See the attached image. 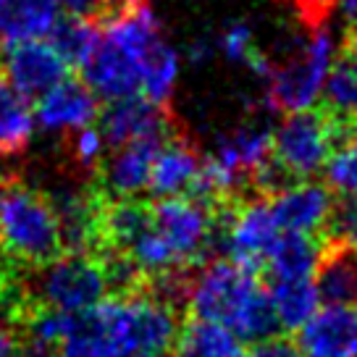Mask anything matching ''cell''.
<instances>
[{
	"instance_id": "1",
	"label": "cell",
	"mask_w": 357,
	"mask_h": 357,
	"mask_svg": "<svg viewBox=\"0 0 357 357\" xmlns=\"http://www.w3.org/2000/svg\"><path fill=\"white\" fill-rule=\"evenodd\" d=\"M184 294L192 318L226 326L239 342L260 344L279 331L271 297L257 279V271L236 266L229 257L208 263L187 281Z\"/></svg>"
},
{
	"instance_id": "2",
	"label": "cell",
	"mask_w": 357,
	"mask_h": 357,
	"mask_svg": "<svg viewBox=\"0 0 357 357\" xmlns=\"http://www.w3.org/2000/svg\"><path fill=\"white\" fill-rule=\"evenodd\" d=\"M0 250L29 266L63 255V234L50 197L19 181L0 184Z\"/></svg>"
},
{
	"instance_id": "3",
	"label": "cell",
	"mask_w": 357,
	"mask_h": 357,
	"mask_svg": "<svg viewBox=\"0 0 357 357\" xmlns=\"http://www.w3.org/2000/svg\"><path fill=\"white\" fill-rule=\"evenodd\" d=\"M89 318L116 347L132 355L166 357L178 336L176 312L166 297L158 294H119L108 297Z\"/></svg>"
},
{
	"instance_id": "4",
	"label": "cell",
	"mask_w": 357,
	"mask_h": 357,
	"mask_svg": "<svg viewBox=\"0 0 357 357\" xmlns=\"http://www.w3.org/2000/svg\"><path fill=\"white\" fill-rule=\"evenodd\" d=\"M336 56L339 45L334 32L328 26H315L284 63H273L266 79L268 102L287 116L315 111Z\"/></svg>"
},
{
	"instance_id": "5",
	"label": "cell",
	"mask_w": 357,
	"mask_h": 357,
	"mask_svg": "<svg viewBox=\"0 0 357 357\" xmlns=\"http://www.w3.org/2000/svg\"><path fill=\"white\" fill-rule=\"evenodd\" d=\"M273 155V132L260 123L239 126L218 139L211 155L202 160V174L190 197L213 202L231 197L250 176H257Z\"/></svg>"
},
{
	"instance_id": "6",
	"label": "cell",
	"mask_w": 357,
	"mask_h": 357,
	"mask_svg": "<svg viewBox=\"0 0 357 357\" xmlns=\"http://www.w3.org/2000/svg\"><path fill=\"white\" fill-rule=\"evenodd\" d=\"M111 284L108 266H102L98 257L66 252L43 266L34 281V294L43 302V310L82 318L108 300Z\"/></svg>"
},
{
	"instance_id": "7",
	"label": "cell",
	"mask_w": 357,
	"mask_h": 357,
	"mask_svg": "<svg viewBox=\"0 0 357 357\" xmlns=\"http://www.w3.org/2000/svg\"><path fill=\"white\" fill-rule=\"evenodd\" d=\"M336 150V121L324 111L291 113L273 129V166L281 176L310 181Z\"/></svg>"
},
{
	"instance_id": "8",
	"label": "cell",
	"mask_w": 357,
	"mask_h": 357,
	"mask_svg": "<svg viewBox=\"0 0 357 357\" xmlns=\"http://www.w3.org/2000/svg\"><path fill=\"white\" fill-rule=\"evenodd\" d=\"M153 226L174 252L178 268L197 263L215 239V215L211 202L197 197H171L158 200L150 208Z\"/></svg>"
},
{
	"instance_id": "9",
	"label": "cell",
	"mask_w": 357,
	"mask_h": 357,
	"mask_svg": "<svg viewBox=\"0 0 357 357\" xmlns=\"http://www.w3.org/2000/svg\"><path fill=\"white\" fill-rule=\"evenodd\" d=\"M279 236L281 229L273 218L271 202L266 197L247 200L229 215V221L223 226L226 257L234 260L236 266L257 271L260 266H266L268 255L276 247Z\"/></svg>"
},
{
	"instance_id": "10",
	"label": "cell",
	"mask_w": 357,
	"mask_h": 357,
	"mask_svg": "<svg viewBox=\"0 0 357 357\" xmlns=\"http://www.w3.org/2000/svg\"><path fill=\"white\" fill-rule=\"evenodd\" d=\"M268 202L281 234L305 236H315L321 229H328L336 208L334 192L321 181L284 184L268 197Z\"/></svg>"
},
{
	"instance_id": "11",
	"label": "cell",
	"mask_w": 357,
	"mask_h": 357,
	"mask_svg": "<svg viewBox=\"0 0 357 357\" xmlns=\"http://www.w3.org/2000/svg\"><path fill=\"white\" fill-rule=\"evenodd\" d=\"M68 63L53 43L34 40L6 47L3 77L22 92L24 98H45L50 89L66 82Z\"/></svg>"
},
{
	"instance_id": "12",
	"label": "cell",
	"mask_w": 357,
	"mask_h": 357,
	"mask_svg": "<svg viewBox=\"0 0 357 357\" xmlns=\"http://www.w3.org/2000/svg\"><path fill=\"white\" fill-rule=\"evenodd\" d=\"M34 119L37 126L47 134H77L95 126L100 119V98L84 82L66 79L63 84L40 98Z\"/></svg>"
},
{
	"instance_id": "13",
	"label": "cell",
	"mask_w": 357,
	"mask_h": 357,
	"mask_svg": "<svg viewBox=\"0 0 357 357\" xmlns=\"http://www.w3.org/2000/svg\"><path fill=\"white\" fill-rule=\"evenodd\" d=\"M100 132L113 150L137 142H166L168 119L163 108L147 102L145 98H132L111 102L100 113Z\"/></svg>"
},
{
	"instance_id": "14",
	"label": "cell",
	"mask_w": 357,
	"mask_h": 357,
	"mask_svg": "<svg viewBox=\"0 0 357 357\" xmlns=\"http://www.w3.org/2000/svg\"><path fill=\"white\" fill-rule=\"evenodd\" d=\"M297 349L302 357H357V310L324 305L297 334Z\"/></svg>"
},
{
	"instance_id": "15",
	"label": "cell",
	"mask_w": 357,
	"mask_h": 357,
	"mask_svg": "<svg viewBox=\"0 0 357 357\" xmlns=\"http://www.w3.org/2000/svg\"><path fill=\"white\" fill-rule=\"evenodd\" d=\"M166 142H137V145L113 150L108 163L102 166L105 190L111 192L116 200H134L137 195L150 190L155 158Z\"/></svg>"
},
{
	"instance_id": "16",
	"label": "cell",
	"mask_w": 357,
	"mask_h": 357,
	"mask_svg": "<svg viewBox=\"0 0 357 357\" xmlns=\"http://www.w3.org/2000/svg\"><path fill=\"white\" fill-rule=\"evenodd\" d=\"M56 0H0V43L6 47L50 37L58 26Z\"/></svg>"
},
{
	"instance_id": "17",
	"label": "cell",
	"mask_w": 357,
	"mask_h": 357,
	"mask_svg": "<svg viewBox=\"0 0 357 357\" xmlns=\"http://www.w3.org/2000/svg\"><path fill=\"white\" fill-rule=\"evenodd\" d=\"M53 202L63 234V247H71V252H87V247L102 234V211L100 202L84 190H61Z\"/></svg>"
},
{
	"instance_id": "18",
	"label": "cell",
	"mask_w": 357,
	"mask_h": 357,
	"mask_svg": "<svg viewBox=\"0 0 357 357\" xmlns=\"http://www.w3.org/2000/svg\"><path fill=\"white\" fill-rule=\"evenodd\" d=\"M202 174V158L184 142L168 139L160 147L153 166V178H150V192L158 195L160 200L171 197H190L197 178Z\"/></svg>"
},
{
	"instance_id": "19",
	"label": "cell",
	"mask_w": 357,
	"mask_h": 357,
	"mask_svg": "<svg viewBox=\"0 0 357 357\" xmlns=\"http://www.w3.org/2000/svg\"><path fill=\"white\" fill-rule=\"evenodd\" d=\"M321 302L328 307L357 305V245L328 247L315 273Z\"/></svg>"
},
{
	"instance_id": "20",
	"label": "cell",
	"mask_w": 357,
	"mask_h": 357,
	"mask_svg": "<svg viewBox=\"0 0 357 357\" xmlns=\"http://www.w3.org/2000/svg\"><path fill=\"white\" fill-rule=\"evenodd\" d=\"M324 245L315 236L281 234L266 260L271 281H312L324 260Z\"/></svg>"
},
{
	"instance_id": "21",
	"label": "cell",
	"mask_w": 357,
	"mask_h": 357,
	"mask_svg": "<svg viewBox=\"0 0 357 357\" xmlns=\"http://www.w3.org/2000/svg\"><path fill=\"white\" fill-rule=\"evenodd\" d=\"M271 307L276 315L279 328L289 334H300L305 326L321 312L324 302L312 281H271L268 284Z\"/></svg>"
},
{
	"instance_id": "22",
	"label": "cell",
	"mask_w": 357,
	"mask_h": 357,
	"mask_svg": "<svg viewBox=\"0 0 357 357\" xmlns=\"http://www.w3.org/2000/svg\"><path fill=\"white\" fill-rule=\"evenodd\" d=\"M37 119L29 98H24L8 79L0 74V150L6 155H19L32 142Z\"/></svg>"
},
{
	"instance_id": "23",
	"label": "cell",
	"mask_w": 357,
	"mask_h": 357,
	"mask_svg": "<svg viewBox=\"0 0 357 357\" xmlns=\"http://www.w3.org/2000/svg\"><path fill=\"white\" fill-rule=\"evenodd\" d=\"M326 116L336 123L357 121V43H349L334 61V68L326 79L324 98Z\"/></svg>"
},
{
	"instance_id": "24",
	"label": "cell",
	"mask_w": 357,
	"mask_h": 357,
	"mask_svg": "<svg viewBox=\"0 0 357 357\" xmlns=\"http://www.w3.org/2000/svg\"><path fill=\"white\" fill-rule=\"evenodd\" d=\"M174 357H242V342L226 326L192 318L178 328Z\"/></svg>"
},
{
	"instance_id": "25",
	"label": "cell",
	"mask_w": 357,
	"mask_h": 357,
	"mask_svg": "<svg viewBox=\"0 0 357 357\" xmlns=\"http://www.w3.org/2000/svg\"><path fill=\"white\" fill-rule=\"evenodd\" d=\"M100 26L89 22V19H77V16H68L61 19L58 26L53 29V47H56L61 56L66 58L68 66H84L89 61V56L95 53V47L100 43Z\"/></svg>"
},
{
	"instance_id": "26",
	"label": "cell",
	"mask_w": 357,
	"mask_h": 357,
	"mask_svg": "<svg viewBox=\"0 0 357 357\" xmlns=\"http://www.w3.org/2000/svg\"><path fill=\"white\" fill-rule=\"evenodd\" d=\"M53 357H142V355H132L121 347H116L102 334L100 328L95 326V321L87 315L82 318H74V326L68 336L63 339V344L56 349Z\"/></svg>"
},
{
	"instance_id": "27",
	"label": "cell",
	"mask_w": 357,
	"mask_h": 357,
	"mask_svg": "<svg viewBox=\"0 0 357 357\" xmlns=\"http://www.w3.org/2000/svg\"><path fill=\"white\" fill-rule=\"evenodd\" d=\"M326 187L342 197L357 195V121L349 123V132L326 163Z\"/></svg>"
},
{
	"instance_id": "28",
	"label": "cell",
	"mask_w": 357,
	"mask_h": 357,
	"mask_svg": "<svg viewBox=\"0 0 357 357\" xmlns=\"http://www.w3.org/2000/svg\"><path fill=\"white\" fill-rule=\"evenodd\" d=\"M178 71H181L178 53L168 45L147 68L145 82H142V98L147 102L158 105V108H163L171 100V95H174V89L178 84Z\"/></svg>"
},
{
	"instance_id": "29",
	"label": "cell",
	"mask_w": 357,
	"mask_h": 357,
	"mask_svg": "<svg viewBox=\"0 0 357 357\" xmlns=\"http://www.w3.org/2000/svg\"><path fill=\"white\" fill-rule=\"evenodd\" d=\"M71 326H74V318L63 315V312H34V318L29 321V328H26V334H29V352L53 357L56 349L63 344V339L68 336Z\"/></svg>"
},
{
	"instance_id": "30",
	"label": "cell",
	"mask_w": 357,
	"mask_h": 357,
	"mask_svg": "<svg viewBox=\"0 0 357 357\" xmlns=\"http://www.w3.org/2000/svg\"><path fill=\"white\" fill-rule=\"evenodd\" d=\"M218 50L223 53L226 61H231V63H247L250 66V61L257 56L252 26L245 22L229 24L221 32V37H218Z\"/></svg>"
},
{
	"instance_id": "31",
	"label": "cell",
	"mask_w": 357,
	"mask_h": 357,
	"mask_svg": "<svg viewBox=\"0 0 357 357\" xmlns=\"http://www.w3.org/2000/svg\"><path fill=\"white\" fill-rule=\"evenodd\" d=\"M105 147H108V142L98 126L71 134V158L82 168H92L95 163H100L105 155Z\"/></svg>"
},
{
	"instance_id": "32",
	"label": "cell",
	"mask_w": 357,
	"mask_h": 357,
	"mask_svg": "<svg viewBox=\"0 0 357 357\" xmlns=\"http://www.w3.org/2000/svg\"><path fill=\"white\" fill-rule=\"evenodd\" d=\"M328 226L339 245H357V195L342 197V202H336Z\"/></svg>"
},
{
	"instance_id": "33",
	"label": "cell",
	"mask_w": 357,
	"mask_h": 357,
	"mask_svg": "<svg viewBox=\"0 0 357 357\" xmlns=\"http://www.w3.org/2000/svg\"><path fill=\"white\" fill-rule=\"evenodd\" d=\"M242 357H302L297 344H291L289 339H281V336H273L268 342H260V344H252L250 352H242Z\"/></svg>"
},
{
	"instance_id": "34",
	"label": "cell",
	"mask_w": 357,
	"mask_h": 357,
	"mask_svg": "<svg viewBox=\"0 0 357 357\" xmlns=\"http://www.w3.org/2000/svg\"><path fill=\"white\" fill-rule=\"evenodd\" d=\"M58 8L68 11V16H77V19H89L92 13H98L105 8L108 0H56Z\"/></svg>"
},
{
	"instance_id": "35",
	"label": "cell",
	"mask_w": 357,
	"mask_h": 357,
	"mask_svg": "<svg viewBox=\"0 0 357 357\" xmlns=\"http://www.w3.org/2000/svg\"><path fill=\"white\" fill-rule=\"evenodd\" d=\"M0 357H24L19 339L8 326L3 324V318H0Z\"/></svg>"
},
{
	"instance_id": "36",
	"label": "cell",
	"mask_w": 357,
	"mask_h": 357,
	"mask_svg": "<svg viewBox=\"0 0 357 357\" xmlns=\"http://www.w3.org/2000/svg\"><path fill=\"white\" fill-rule=\"evenodd\" d=\"M208 58H211V45H205V43L192 45V61H195V63H202V61H208Z\"/></svg>"
},
{
	"instance_id": "37",
	"label": "cell",
	"mask_w": 357,
	"mask_h": 357,
	"mask_svg": "<svg viewBox=\"0 0 357 357\" xmlns=\"http://www.w3.org/2000/svg\"><path fill=\"white\" fill-rule=\"evenodd\" d=\"M113 6H116V8H119V6H123V3H132V0H111Z\"/></svg>"
},
{
	"instance_id": "38",
	"label": "cell",
	"mask_w": 357,
	"mask_h": 357,
	"mask_svg": "<svg viewBox=\"0 0 357 357\" xmlns=\"http://www.w3.org/2000/svg\"><path fill=\"white\" fill-rule=\"evenodd\" d=\"M3 163H6V153L0 150V168H3Z\"/></svg>"
}]
</instances>
